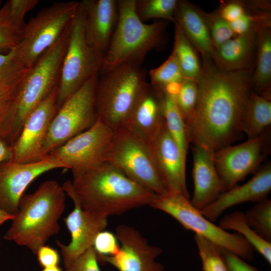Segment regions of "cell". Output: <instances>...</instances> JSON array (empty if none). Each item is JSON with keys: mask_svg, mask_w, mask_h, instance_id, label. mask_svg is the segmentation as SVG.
I'll return each instance as SVG.
<instances>
[{"mask_svg": "<svg viewBox=\"0 0 271 271\" xmlns=\"http://www.w3.org/2000/svg\"><path fill=\"white\" fill-rule=\"evenodd\" d=\"M252 69L224 71L213 61H203L196 79L198 97L188 127L190 143L214 152L231 145L243 132L242 124L251 92Z\"/></svg>", "mask_w": 271, "mask_h": 271, "instance_id": "obj_1", "label": "cell"}, {"mask_svg": "<svg viewBox=\"0 0 271 271\" xmlns=\"http://www.w3.org/2000/svg\"><path fill=\"white\" fill-rule=\"evenodd\" d=\"M72 173L73 180L62 185L65 193L83 210L101 217L150 205L157 195L105 161Z\"/></svg>", "mask_w": 271, "mask_h": 271, "instance_id": "obj_2", "label": "cell"}, {"mask_svg": "<svg viewBox=\"0 0 271 271\" xmlns=\"http://www.w3.org/2000/svg\"><path fill=\"white\" fill-rule=\"evenodd\" d=\"M71 24L29 69L16 88L7 118L0 127V137L10 146L18 138L29 114L58 85Z\"/></svg>", "mask_w": 271, "mask_h": 271, "instance_id": "obj_3", "label": "cell"}, {"mask_svg": "<svg viewBox=\"0 0 271 271\" xmlns=\"http://www.w3.org/2000/svg\"><path fill=\"white\" fill-rule=\"evenodd\" d=\"M65 194L62 186L54 180L43 182L31 194L24 193L3 238L36 254L59 231L58 220L65 209Z\"/></svg>", "mask_w": 271, "mask_h": 271, "instance_id": "obj_4", "label": "cell"}, {"mask_svg": "<svg viewBox=\"0 0 271 271\" xmlns=\"http://www.w3.org/2000/svg\"><path fill=\"white\" fill-rule=\"evenodd\" d=\"M136 2L117 1L118 20L99 74L125 63L141 65L149 52L161 50L165 46L167 23L142 22L137 15Z\"/></svg>", "mask_w": 271, "mask_h": 271, "instance_id": "obj_5", "label": "cell"}, {"mask_svg": "<svg viewBox=\"0 0 271 271\" xmlns=\"http://www.w3.org/2000/svg\"><path fill=\"white\" fill-rule=\"evenodd\" d=\"M141 64L125 63L99 74L95 90L98 119L113 130L121 126L148 82Z\"/></svg>", "mask_w": 271, "mask_h": 271, "instance_id": "obj_6", "label": "cell"}, {"mask_svg": "<svg viewBox=\"0 0 271 271\" xmlns=\"http://www.w3.org/2000/svg\"><path fill=\"white\" fill-rule=\"evenodd\" d=\"M104 54L89 42L85 32L84 11L79 2L71 22L67 50L57 88V110L92 76L99 75Z\"/></svg>", "mask_w": 271, "mask_h": 271, "instance_id": "obj_7", "label": "cell"}, {"mask_svg": "<svg viewBox=\"0 0 271 271\" xmlns=\"http://www.w3.org/2000/svg\"><path fill=\"white\" fill-rule=\"evenodd\" d=\"M79 2H57L40 11L26 23L19 44L12 49L21 64L31 68L71 23Z\"/></svg>", "mask_w": 271, "mask_h": 271, "instance_id": "obj_8", "label": "cell"}, {"mask_svg": "<svg viewBox=\"0 0 271 271\" xmlns=\"http://www.w3.org/2000/svg\"><path fill=\"white\" fill-rule=\"evenodd\" d=\"M150 206L168 214L185 229L231 251L244 260L253 259V248L240 234L229 233L213 224L183 195L168 193L156 195Z\"/></svg>", "mask_w": 271, "mask_h": 271, "instance_id": "obj_9", "label": "cell"}, {"mask_svg": "<svg viewBox=\"0 0 271 271\" xmlns=\"http://www.w3.org/2000/svg\"><path fill=\"white\" fill-rule=\"evenodd\" d=\"M105 161L157 195L169 193L157 169L149 145L123 126L114 130Z\"/></svg>", "mask_w": 271, "mask_h": 271, "instance_id": "obj_10", "label": "cell"}, {"mask_svg": "<svg viewBox=\"0 0 271 271\" xmlns=\"http://www.w3.org/2000/svg\"><path fill=\"white\" fill-rule=\"evenodd\" d=\"M98 75L88 80L57 110L44 142L45 157L71 139L89 128L98 120L95 90Z\"/></svg>", "mask_w": 271, "mask_h": 271, "instance_id": "obj_11", "label": "cell"}, {"mask_svg": "<svg viewBox=\"0 0 271 271\" xmlns=\"http://www.w3.org/2000/svg\"><path fill=\"white\" fill-rule=\"evenodd\" d=\"M270 136L265 131L256 138L214 152V162L223 192L258 170L270 152Z\"/></svg>", "mask_w": 271, "mask_h": 271, "instance_id": "obj_12", "label": "cell"}, {"mask_svg": "<svg viewBox=\"0 0 271 271\" xmlns=\"http://www.w3.org/2000/svg\"><path fill=\"white\" fill-rule=\"evenodd\" d=\"M114 130L99 119L89 128L71 139L49 155L72 171L96 166L105 161Z\"/></svg>", "mask_w": 271, "mask_h": 271, "instance_id": "obj_13", "label": "cell"}, {"mask_svg": "<svg viewBox=\"0 0 271 271\" xmlns=\"http://www.w3.org/2000/svg\"><path fill=\"white\" fill-rule=\"evenodd\" d=\"M57 88L27 116L18 138L11 146V161L28 163L46 158L43 154V146L49 126L57 111Z\"/></svg>", "mask_w": 271, "mask_h": 271, "instance_id": "obj_14", "label": "cell"}, {"mask_svg": "<svg viewBox=\"0 0 271 271\" xmlns=\"http://www.w3.org/2000/svg\"><path fill=\"white\" fill-rule=\"evenodd\" d=\"M115 236L120 243L119 251L112 256L97 254L98 261L108 263L118 271H165L163 265L156 261L162 249L150 244L135 228L119 225Z\"/></svg>", "mask_w": 271, "mask_h": 271, "instance_id": "obj_15", "label": "cell"}, {"mask_svg": "<svg viewBox=\"0 0 271 271\" xmlns=\"http://www.w3.org/2000/svg\"><path fill=\"white\" fill-rule=\"evenodd\" d=\"M58 168L65 167L49 155L36 162L19 163L9 161L1 164L0 209L15 216L28 186L41 175Z\"/></svg>", "mask_w": 271, "mask_h": 271, "instance_id": "obj_16", "label": "cell"}, {"mask_svg": "<svg viewBox=\"0 0 271 271\" xmlns=\"http://www.w3.org/2000/svg\"><path fill=\"white\" fill-rule=\"evenodd\" d=\"M165 125L163 92L148 83L121 126L149 145Z\"/></svg>", "mask_w": 271, "mask_h": 271, "instance_id": "obj_17", "label": "cell"}, {"mask_svg": "<svg viewBox=\"0 0 271 271\" xmlns=\"http://www.w3.org/2000/svg\"><path fill=\"white\" fill-rule=\"evenodd\" d=\"M149 147L168 193L181 194L190 198L186 182V161L166 124Z\"/></svg>", "mask_w": 271, "mask_h": 271, "instance_id": "obj_18", "label": "cell"}, {"mask_svg": "<svg viewBox=\"0 0 271 271\" xmlns=\"http://www.w3.org/2000/svg\"><path fill=\"white\" fill-rule=\"evenodd\" d=\"M72 201L74 208L64 218L71 235V241L68 245H65L56 241L60 248L65 268L86 250L93 247L97 234L104 230L107 225V218L87 212L75 200Z\"/></svg>", "mask_w": 271, "mask_h": 271, "instance_id": "obj_19", "label": "cell"}, {"mask_svg": "<svg viewBox=\"0 0 271 271\" xmlns=\"http://www.w3.org/2000/svg\"><path fill=\"white\" fill-rule=\"evenodd\" d=\"M271 191V165H263L247 182L222 192L213 202L200 210L211 222L227 209L246 202H259L267 198Z\"/></svg>", "mask_w": 271, "mask_h": 271, "instance_id": "obj_20", "label": "cell"}, {"mask_svg": "<svg viewBox=\"0 0 271 271\" xmlns=\"http://www.w3.org/2000/svg\"><path fill=\"white\" fill-rule=\"evenodd\" d=\"M193 145L194 192L190 201L200 211L215 200L223 190L214 162V152L202 145Z\"/></svg>", "mask_w": 271, "mask_h": 271, "instance_id": "obj_21", "label": "cell"}, {"mask_svg": "<svg viewBox=\"0 0 271 271\" xmlns=\"http://www.w3.org/2000/svg\"><path fill=\"white\" fill-rule=\"evenodd\" d=\"M86 34L90 43L105 54L118 20L116 0H83Z\"/></svg>", "mask_w": 271, "mask_h": 271, "instance_id": "obj_22", "label": "cell"}, {"mask_svg": "<svg viewBox=\"0 0 271 271\" xmlns=\"http://www.w3.org/2000/svg\"><path fill=\"white\" fill-rule=\"evenodd\" d=\"M175 19V24L181 28L188 41L201 55L203 61H212L214 48L205 12L189 2L179 1Z\"/></svg>", "mask_w": 271, "mask_h": 271, "instance_id": "obj_23", "label": "cell"}, {"mask_svg": "<svg viewBox=\"0 0 271 271\" xmlns=\"http://www.w3.org/2000/svg\"><path fill=\"white\" fill-rule=\"evenodd\" d=\"M256 46L257 32L235 36L214 49L212 61L224 71L252 69Z\"/></svg>", "mask_w": 271, "mask_h": 271, "instance_id": "obj_24", "label": "cell"}, {"mask_svg": "<svg viewBox=\"0 0 271 271\" xmlns=\"http://www.w3.org/2000/svg\"><path fill=\"white\" fill-rule=\"evenodd\" d=\"M256 60L251 76V86L254 92L270 99L271 29L270 25L261 27L257 32Z\"/></svg>", "mask_w": 271, "mask_h": 271, "instance_id": "obj_25", "label": "cell"}, {"mask_svg": "<svg viewBox=\"0 0 271 271\" xmlns=\"http://www.w3.org/2000/svg\"><path fill=\"white\" fill-rule=\"evenodd\" d=\"M271 124V101L251 91L243 114L242 129L248 139L266 131Z\"/></svg>", "mask_w": 271, "mask_h": 271, "instance_id": "obj_26", "label": "cell"}, {"mask_svg": "<svg viewBox=\"0 0 271 271\" xmlns=\"http://www.w3.org/2000/svg\"><path fill=\"white\" fill-rule=\"evenodd\" d=\"M164 113L166 128L178 146L183 158L186 161L190 144L187 126L175 102V94L162 91Z\"/></svg>", "mask_w": 271, "mask_h": 271, "instance_id": "obj_27", "label": "cell"}, {"mask_svg": "<svg viewBox=\"0 0 271 271\" xmlns=\"http://www.w3.org/2000/svg\"><path fill=\"white\" fill-rule=\"evenodd\" d=\"M218 226L226 231H236L271 264V242L262 238L248 225L244 212L237 211L225 215L221 219Z\"/></svg>", "mask_w": 271, "mask_h": 271, "instance_id": "obj_28", "label": "cell"}, {"mask_svg": "<svg viewBox=\"0 0 271 271\" xmlns=\"http://www.w3.org/2000/svg\"><path fill=\"white\" fill-rule=\"evenodd\" d=\"M172 52L176 56L185 77L196 80L202 70L198 52L176 24Z\"/></svg>", "mask_w": 271, "mask_h": 271, "instance_id": "obj_29", "label": "cell"}, {"mask_svg": "<svg viewBox=\"0 0 271 271\" xmlns=\"http://www.w3.org/2000/svg\"><path fill=\"white\" fill-rule=\"evenodd\" d=\"M149 74L150 84L162 91L171 87L179 86L186 79L173 52L162 64L150 70Z\"/></svg>", "mask_w": 271, "mask_h": 271, "instance_id": "obj_30", "label": "cell"}, {"mask_svg": "<svg viewBox=\"0 0 271 271\" xmlns=\"http://www.w3.org/2000/svg\"><path fill=\"white\" fill-rule=\"evenodd\" d=\"M179 0H136V12L145 22L163 19L175 24V14Z\"/></svg>", "mask_w": 271, "mask_h": 271, "instance_id": "obj_31", "label": "cell"}, {"mask_svg": "<svg viewBox=\"0 0 271 271\" xmlns=\"http://www.w3.org/2000/svg\"><path fill=\"white\" fill-rule=\"evenodd\" d=\"M248 225L262 238L271 242V201L257 202L244 213Z\"/></svg>", "mask_w": 271, "mask_h": 271, "instance_id": "obj_32", "label": "cell"}, {"mask_svg": "<svg viewBox=\"0 0 271 271\" xmlns=\"http://www.w3.org/2000/svg\"><path fill=\"white\" fill-rule=\"evenodd\" d=\"M198 97L196 80L186 78L180 85L175 99L177 108L187 127L193 118Z\"/></svg>", "mask_w": 271, "mask_h": 271, "instance_id": "obj_33", "label": "cell"}, {"mask_svg": "<svg viewBox=\"0 0 271 271\" xmlns=\"http://www.w3.org/2000/svg\"><path fill=\"white\" fill-rule=\"evenodd\" d=\"M194 238L201 260L202 271H228L218 245L196 234Z\"/></svg>", "mask_w": 271, "mask_h": 271, "instance_id": "obj_34", "label": "cell"}, {"mask_svg": "<svg viewBox=\"0 0 271 271\" xmlns=\"http://www.w3.org/2000/svg\"><path fill=\"white\" fill-rule=\"evenodd\" d=\"M29 70L19 62L13 49L0 53V85L19 84Z\"/></svg>", "mask_w": 271, "mask_h": 271, "instance_id": "obj_35", "label": "cell"}, {"mask_svg": "<svg viewBox=\"0 0 271 271\" xmlns=\"http://www.w3.org/2000/svg\"><path fill=\"white\" fill-rule=\"evenodd\" d=\"M205 16L214 49L236 36L229 23L223 19L217 11L205 13Z\"/></svg>", "mask_w": 271, "mask_h": 271, "instance_id": "obj_36", "label": "cell"}, {"mask_svg": "<svg viewBox=\"0 0 271 271\" xmlns=\"http://www.w3.org/2000/svg\"><path fill=\"white\" fill-rule=\"evenodd\" d=\"M21 32L9 17L7 2L0 9V51L8 52L19 43Z\"/></svg>", "mask_w": 271, "mask_h": 271, "instance_id": "obj_37", "label": "cell"}, {"mask_svg": "<svg viewBox=\"0 0 271 271\" xmlns=\"http://www.w3.org/2000/svg\"><path fill=\"white\" fill-rule=\"evenodd\" d=\"M7 3L10 19L21 33L26 24L24 21L25 15L36 7L39 1L9 0Z\"/></svg>", "mask_w": 271, "mask_h": 271, "instance_id": "obj_38", "label": "cell"}, {"mask_svg": "<svg viewBox=\"0 0 271 271\" xmlns=\"http://www.w3.org/2000/svg\"><path fill=\"white\" fill-rule=\"evenodd\" d=\"M93 247L97 255L107 256L116 254L120 249L115 235L104 230L97 234Z\"/></svg>", "mask_w": 271, "mask_h": 271, "instance_id": "obj_39", "label": "cell"}, {"mask_svg": "<svg viewBox=\"0 0 271 271\" xmlns=\"http://www.w3.org/2000/svg\"><path fill=\"white\" fill-rule=\"evenodd\" d=\"M97 255L93 247L86 250L65 267L66 271H101Z\"/></svg>", "mask_w": 271, "mask_h": 271, "instance_id": "obj_40", "label": "cell"}, {"mask_svg": "<svg viewBox=\"0 0 271 271\" xmlns=\"http://www.w3.org/2000/svg\"><path fill=\"white\" fill-rule=\"evenodd\" d=\"M246 10V6L245 3L232 1L224 3L217 11L223 19L231 23L241 17Z\"/></svg>", "mask_w": 271, "mask_h": 271, "instance_id": "obj_41", "label": "cell"}, {"mask_svg": "<svg viewBox=\"0 0 271 271\" xmlns=\"http://www.w3.org/2000/svg\"><path fill=\"white\" fill-rule=\"evenodd\" d=\"M220 251L228 271H258L231 251L221 247Z\"/></svg>", "mask_w": 271, "mask_h": 271, "instance_id": "obj_42", "label": "cell"}, {"mask_svg": "<svg viewBox=\"0 0 271 271\" xmlns=\"http://www.w3.org/2000/svg\"><path fill=\"white\" fill-rule=\"evenodd\" d=\"M18 85H0V127L7 118Z\"/></svg>", "mask_w": 271, "mask_h": 271, "instance_id": "obj_43", "label": "cell"}, {"mask_svg": "<svg viewBox=\"0 0 271 271\" xmlns=\"http://www.w3.org/2000/svg\"><path fill=\"white\" fill-rule=\"evenodd\" d=\"M36 254L39 264L43 267L58 265L59 255L56 250L45 245L40 246Z\"/></svg>", "mask_w": 271, "mask_h": 271, "instance_id": "obj_44", "label": "cell"}, {"mask_svg": "<svg viewBox=\"0 0 271 271\" xmlns=\"http://www.w3.org/2000/svg\"><path fill=\"white\" fill-rule=\"evenodd\" d=\"M12 159V147L0 137V164Z\"/></svg>", "mask_w": 271, "mask_h": 271, "instance_id": "obj_45", "label": "cell"}, {"mask_svg": "<svg viewBox=\"0 0 271 271\" xmlns=\"http://www.w3.org/2000/svg\"><path fill=\"white\" fill-rule=\"evenodd\" d=\"M14 217V215L9 214L0 209V225L8 220H12Z\"/></svg>", "mask_w": 271, "mask_h": 271, "instance_id": "obj_46", "label": "cell"}, {"mask_svg": "<svg viewBox=\"0 0 271 271\" xmlns=\"http://www.w3.org/2000/svg\"><path fill=\"white\" fill-rule=\"evenodd\" d=\"M41 271H63L58 265L43 268Z\"/></svg>", "mask_w": 271, "mask_h": 271, "instance_id": "obj_47", "label": "cell"}, {"mask_svg": "<svg viewBox=\"0 0 271 271\" xmlns=\"http://www.w3.org/2000/svg\"><path fill=\"white\" fill-rule=\"evenodd\" d=\"M3 1L0 0V9L2 7Z\"/></svg>", "mask_w": 271, "mask_h": 271, "instance_id": "obj_48", "label": "cell"}]
</instances>
